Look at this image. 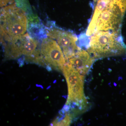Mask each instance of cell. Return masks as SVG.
<instances>
[{
	"label": "cell",
	"mask_w": 126,
	"mask_h": 126,
	"mask_svg": "<svg viewBox=\"0 0 126 126\" xmlns=\"http://www.w3.org/2000/svg\"><path fill=\"white\" fill-rule=\"evenodd\" d=\"M124 15L117 4L113 1H111L96 18L92 19L86 34L91 36L99 31H110L120 33Z\"/></svg>",
	"instance_id": "3957f363"
},
{
	"label": "cell",
	"mask_w": 126,
	"mask_h": 126,
	"mask_svg": "<svg viewBox=\"0 0 126 126\" xmlns=\"http://www.w3.org/2000/svg\"><path fill=\"white\" fill-rule=\"evenodd\" d=\"M63 71L68 87L66 105L72 104L79 106L81 110L83 109L87 103L84 93L83 75L80 74L68 63L63 66Z\"/></svg>",
	"instance_id": "277c9868"
},
{
	"label": "cell",
	"mask_w": 126,
	"mask_h": 126,
	"mask_svg": "<svg viewBox=\"0 0 126 126\" xmlns=\"http://www.w3.org/2000/svg\"><path fill=\"white\" fill-rule=\"evenodd\" d=\"M16 5L22 9L25 12L28 16L33 14L29 0H15Z\"/></svg>",
	"instance_id": "30bf717a"
},
{
	"label": "cell",
	"mask_w": 126,
	"mask_h": 126,
	"mask_svg": "<svg viewBox=\"0 0 126 126\" xmlns=\"http://www.w3.org/2000/svg\"><path fill=\"white\" fill-rule=\"evenodd\" d=\"M27 25L26 14L15 4L1 9V40L9 41L20 38L25 33Z\"/></svg>",
	"instance_id": "7a4b0ae2"
},
{
	"label": "cell",
	"mask_w": 126,
	"mask_h": 126,
	"mask_svg": "<svg viewBox=\"0 0 126 126\" xmlns=\"http://www.w3.org/2000/svg\"><path fill=\"white\" fill-rule=\"evenodd\" d=\"M15 0H0V7H5L9 5L14 4Z\"/></svg>",
	"instance_id": "7c38bea8"
},
{
	"label": "cell",
	"mask_w": 126,
	"mask_h": 126,
	"mask_svg": "<svg viewBox=\"0 0 126 126\" xmlns=\"http://www.w3.org/2000/svg\"><path fill=\"white\" fill-rule=\"evenodd\" d=\"M88 52L94 59L126 54V46L121 34L96 32L92 35Z\"/></svg>",
	"instance_id": "6da1fadb"
},
{
	"label": "cell",
	"mask_w": 126,
	"mask_h": 126,
	"mask_svg": "<svg viewBox=\"0 0 126 126\" xmlns=\"http://www.w3.org/2000/svg\"><path fill=\"white\" fill-rule=\"evenodd\" d=\"M27 31L28 33L33 38L40 41L47 38L46 27L41 23L40 20L32 21H28Z\"/></svg>",
	"instance_id": "9c48e42d"
},
{
	"label": "cell",
	"mask_w": 126,
	"mask_h": 126,
	"mask_svg": "<svg viewBox=\"0 0 126 126\" xmlns=\"http://www.w3.org/2000/svg\"><path fill=\"white\" fill-rule=\"evenodd\" d=\"M94 59L88 52L80 49L74 56L69 59L68 63L80 74L85 75L88 73Z\"/></svg>",
	"instance_id": "52a82bcc"
},
{
	"label": "cell",
	"mask_w": 126,
	"mask_h": 126,
	"mask_svg": "<svg viewBox=\"0 0 126 126\" xmlns=\"http://www.w3.org/2000/svg\"><path fill=\"white\" fill-rule=\"evenodd\" d=\"M21 55H24L25 60L30 62L39 52V41L30 36L28 33L25 34L16 40Z\"/></svg>",
	"instance_id": "ba28073f"
},
{
	"label": "cell",
	"mask_w": 126,
	"mask_h": 126,
	"mask_svg": "<svg viewBox=\"0 0 126 126\" xmlns=\"http://www.w3.org/2000/svg\"><path fill=\"white\" fill-rule=\"evenodd\" d=\"M72 116L70 114L67 113L63 117L55 119L52 124L54 126H69L71 123Z\"/></svg>",
	"instance_id": "8fae6325"
},
{
	"label": "cell",
	"mask_w": 126,
	"mask_h": 126,
	"mask_svg": "<svg viewBox=\"0 0 126 126\" xmlns=\"http://www.w3.org/2000/svg\"><path fill=\"white\" fill-rule=\"evenodd\" d=\"M40 51L45 65L63 71L66 61L63 50L56 41L49 37L44 39L41 42Z\"/></svg>",
	"instance_id": "5b68a950"
},
{
	"label": "cell",
	"mask_w": 126,
	"mask_h": 126,
	"mask_svg": "<svg viewBox=\"0 0 126 126\" xmlns=\"http://www.w3.org/2000/svg\"><path fill=\"white\" fill-rule=\"evenodd\" d=\"M46 29L47 36L57 41L66 59L72 58L81 49L77 44V36L72 32L52 26Z\"/></svg>",
	"instance_id": "8992f818"
}]
</instances>
